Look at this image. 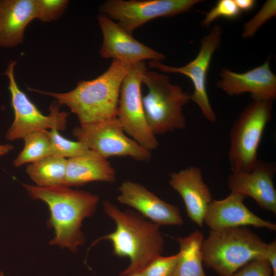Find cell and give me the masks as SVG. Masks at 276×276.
Here are the masks:
<instances>
[{"instance_id": "1", "label": "cell", "mask_w": 276, "mask_h": 276, "mask_svg": "<svg viewBox=\"0 0 276 276\" xmlns=\"http://www.w3.org/2000/svg\"><path fill=\"white\" fill-rule=\"evenodd\" d=\"M22 186L32 198L44 201L49 207L50 216L47 222L54 230L50 244L76 252L85 242L81 230L82 221L96 212L99 196L64 186L41 187L26 183Z\"/></svg>"}, {"instance_id": "2", "label": "cell", "mask_w": 276, "mask_h": 276, "mask_svg": "<svg viewBox=\"0 0 276 276\" xmlns=\"http://www.w3.org/2000/svg\"><path fill=\"white\" fill-rule=\"evenodd\" d=\"M106 214L114 221V231L96 240L93 246L102 240H109L113 254L130 260L128 267L120 273L127 276L142 271L154 258L164 251L165 240L159 225L147 220L140 213L131 210L121 211L108 200L103 202Z\"/></svg>"}, {"instance_id": "3", "label": "cell", "mask_w": 276, "mask_h": 276, "mask_svg": "<svg viewBox=\"0 0 276 276\" xmlns=\"http://www.w3.org/2000/svg\"><path fill=\"white\" fill-rule=\"evenodd\" d=\"M130 65L113 60L108 69L95 79L81 80L73 90L66 93L32 90L55 98L61 105L69 107L80 125L117 117L123 81L131 68Z\"/></svg>"}, {"instance_id": "4", "label": "cell", "mask_w": 276, "mask_h": 276, "mask_svg": "<svg viewBox=\"0 0 276 276\" xmlns=\"http://www.w3.org/2000/svg\"><path fill=\"white\" fill-rule=\"evenodd\" d=\"M267 245L245 226L210 230L201 245L203 263L219 276H230L252 260L266 259Z\"/></svg>"}, {"instance_id": "5", "label": "cell", "mask_w": 276, "mask_h": 276, "mask_svg": "<svg viewBox=\"0 0 276 276\" xmlns=\"http://www.w3.org/2000/svg\"><path fill=\"white\" fill-rule=\"evenodd\" d=\"M142 83L148 89L142 97L144 114L153 134L185 129L186 120L182 109L191 100L190 95L172 84L166 75L156 72L147 70Z\"/></svg>"}, {"instance_id": "6", "label": "cell", "mask_w": 276, "mask_h": 276, "mask_svg": "<svg viewBox=\"0 0 276 276\" xmlns=\"http://www.w3.org/2000/svg\"><path fill=\"white\" fill-rule=\"evenodd\" d=\"M273 101L252 99L234 123L228 151L232 173L250 171L259 160V147L271 118Z\"/></svg>"}, {"instance_id": "7", "label": "cell", "mask_w": 276, "mask_h": 276, "mask_svg": "<svg viewBox=\"0 0 276 276\" xmlns=\"http://www.w3.org/2000/svg\"><path fill=\"white\" fill-rule=\"evenodd\" d=\"M16 63V61H11L5 73L9 79L8 89L14 115L13 122L6 132V139H22L29 133L47 129L65 130L68 113L60 111L61 105L56 101L50 105L49 114L44 115L18 86L14 76Z\"/></svg>"}, {"instance_id": "8", "label": "cell", "mask_w": 276, "mask_h": 276, "mask_svg": "<svg viewBox=\"0 0 276 276\" xmlns=\"http://www.w3.org/2000/svg\"><path fill=\"white\" fill-rule=\"evenodd\" d=\"M145 61L132 65L121 87L117 118L124 131L141 147L150 152L158 143L146 121L141 94Z\"/></svg>"}, {"instance_id": "9", "label": "cell", "mask_w": 276, "mask_h": 276, "mask_svg": "<svg viewBox=\"0 0 276 276\" xmlns=\"http://www.w3.org/2000/svg\"><path fill=\"white\" fill-rule=\"evenodd\" d=\"M201 0H108L99 12L132 34L137 28L159 17L173 16L190 11Z\"/></svg>"}, {"instance_id": "10", "label": "cell", "mask_w": 276, "mask_h": 276, "mask_svg": "<svg viewBox=\"0 0 276 276\" xmlns=\"http://www.w3.org/2000/svg\"><path fill=\"white\" fill-rule=\"evenodd\" d=\"M73 134L78 141L103 157L130 156L139 161L148 160L150 152L125 134L117 117L75 127Z\"/></svg>"}, {"instance_id": "11", "label": "cell", "mask_w": 276, "mask_h": 276, "mask_svg": "<svg viewBox=\"0 0 276 276\" xmlns=\"http://www.w3.org/2000/svg\"><path fill=\"white\" fill-rule=\"evenodd\" d=\"M222 35L221 27L215 24L209 33L201 39L197 56L184 66H170L158 60L148 62L150 67L162 72L180 74L189 77L194 88L190 99L197 105L204 117L212 123L216 122L217 118L207 93L206 76L213 55L220 45Z\"/></svg>"}, {"instance_id": "12", "label": "cell", "mask_w": 276, "mask_h": 276, "mask_svg": "<svg viewBox=\"0 0 276 276\" xmlns=\"http://www.w3.org/2000/svg\"><path fill=\"white\" fill-rule=\"evenodd\" d=\"M98 20L103 34L100 55L104 58L133 65L145 60H163L165 56L133 38L106 15L100 14Z\"/></svg>"}, {"instance_id": "13", "label": "cell", "mask_w": 276, "mask_h": 276, "mask_svg": "<svg viewBox=\"0 0 276 276\" xmlns=\"http://www.w3.org/2000/svg\"><path fill=\"white\" fill-rule=\"evenodd\" d=\"M275 165L258 160L248 171L232 173L227 179L231 192L252 198L261 209L276 214Z\"/></svg>"}, {"instance_id": "14", "label": "cell", "mask_w": 276, "mask_h": 276, "mask_svg": "<svg viewBox=\"0 0 276 276\" xmlns=\"http://www.w3.org/2000/svg\"><path fill=\"white\" fill-rule=\"evenodd\" d=\"M117 200L136 209L145 218L158 225L183 224L179 209L158 197L143 185L126 180L118 188Z\"/></svg>"}, {"instance_id": "15", "label": "cell", "mask_w": 276, "mask_h": 276, "mask_svg": "<svg viewBox=\"0 0 276 276\" xmlns=\"http://www.w3.org/2000/svg\"><path fill=\"white\" fill-rule=\"evenodd\" d=\"M269 58L261 65L243 73L222 68L217 86L230 96L251 94L252 99L274 100L276 98V76L270 67Z\"/></svg>"}, {"instance_id": "16", "label": "cell", "mask_w": 276, "mask_h": 276, "mask_svg": "<svg viewBox=\"0 0 276 276\" xmlns=\"http://www.w3.org/2000/svg\"><path fill=\"white\" fill-rule=\"evenodd\" d=\"M245 198L242 195L231 192L223 199H213L205 214L203 223L211 230L252 226L275 231V223L261 218L244 205Z\"/></svg>"}, {"instance_id": "17", "label": "cell", "mask_w": 276, "mask_h": 276, "mask_svg": "<svg viewBox=\"0 0 276 276\" xmlns=\"http://www.w3.org/2000/svg\"><path fill=\"white\" fill-rule=\"evenodd\" d=\"M169 176V183L181 197L188 217L202 227L205 214L213 198L208 186L203 180L200 168L192 166Z\"/></svg>"}, {"instance_id": "18", "label": "cell", "mask_w": 276, "mask_h": 276, "mask_svg": "<svg viewBox=\"0 0 276 276\" xmlns=\"http://www.w3.org/2000/svg\"><path fill=\"white\" fill-rule=\"evenodd\" d=\"M36 18L35 0L0 1V46L12 48L22 43L25 29Z\"/></svg>"}, {"instance_id": "19", "label": "cell", "mask_w": 276, "mask_h": 276, "mask_svg": "<svg viewBox=\"0 0 276 276\" xmlns=\"http://www.w3.org/2000/svg\"><path fill=\"white\" fill-rule=\"evenodd\" d=\"M116 171L107 158L91 150L84 154L67 158L64 186H80L100 181L113 183Z\"/></svg>"}, {"instance_id": "20", "label": "cell", "mask_w": 276, "mask_h": 276, "mask_svg": "<svg viewBox=\"0 0 276 276\" xmlns=\"http://www.w3.org/2000/svg\"><path fill=\"white\" fill-rule=\"evenodd\" d=\"M203 239V234L199 230L186 237L177 238L180 257L173 276H206L201 249Z\"/></svg>"}, {"instance_id": "21", "label": "cell", "mask_w": 276, "mask_h": 276, "mask_svg": "<svg viewBox=\"0 0 276 276\" xmlns=\"http://www.w3.org/2000/svg\"><path fill=\"white\" fill-rule=\"evenodd\" d=\"M67 158L50 155L26 167V172L36 186H64Z\"/></svg>"}, {"instance_id": "22", "label": "cell", "mask_w": 276, "mask_h": 276, "mask_svg": "<svg viewBox=\"0 0 276 276\" xmlns=\"http://www.w3.org/2000/svg\"><path fill=\"white\" fill-rule=\"evenodd\" d=\"M47 130L36 131L23 137L24 147L13 161L15 167L33 163L52 155L51 140Z\"/></svg>"}, {"instance_id": "23", "label": "cell", "mask_w": 276, "mask_h": 276, "mask_svg": "<svg viewBox=\"0 0 276 276\" xmlns=\"http://www.w3.org/2000/svg\"><path fill=\"white\" fill-rule=\"evenodd\" d=\"M52 143V155L71 158L84 154L89 149L79 141H72L62 136L56 129L47 130Z\"/></svg>"}, {"instance_id": "24", "label": "cell", "mask_w": 276, "mask_h": 276, "mask_svg": "<svg viewBox=\"0 0 276 276\" xmlns=\"http://www.w3.org/2000/svg\"><path fill=\"white\" fill-rule=\"evenodd\" d=\"M276 15V1L268 0L258 12L248 21L244 24L242 36L243 38L252 37L258 30L267 21Z\"/></svg>"}, {"instance_id": "25", "label": "cell", "mask_w": 276, "mask_h": 276, "mask_svg": "<svg viewBox=\"0 0 276 276\" xmlns=\"http://www.w3.org/2000/svg\"><path fill=\"white\" fill-rule=\"evenodd\" d=\"M179 257V252L168 257L159 255L143 269L142 273L143 276H173Z\"/></svg>"}, {"instance_id": "26", "label": "cell", "mask_w": 276, "mask_h": 276, "mask_svg": "<svg viewBox=\"0 0 276 276\" xmlns=\"http://www.w3.org/2000/svg\"><path fill=\"white\" fill-rule=\"evenodd\" d=\"M37 18L42 22L59 18L68 4L67 0H35Z\"/></svg>"}, {"instance_id": "27", "label": "cell", "mask_w": 276, "mask_h": 276, "mask_svg": "<svg viewBox=\"0 0 276 276\" xmlns=\"http://www.w3.org/2000/svg\"><path fill=\"white\" fill-rule=\"evenodd\" d=\"M240 13L234 0H220L206 14L201 24L202 27H209L218 17L235 19L240 15Z\"/></svg>"}, {"instance_id": "28", "label": "cell", "mask_w": 276, "mask_h": 276, "mask_svg": "<svg viewBox=\"0 0 276 276\" xmlns=\"http://www.w3.org/2000/svg\"><path fill=\"white\" fill-rule=\"evenodd\" d=\"M230 276H272L270 264L266 259L252 260Z\"/></svg>"}, {"instance_id": "29", "label": "cell", "mask_w": 276, "mask_h": 276, "mask_svg": "<svg viewBox=\"0 0 276 276\" xmlns=\"http://www.w3.org/2000/svg\"><path fill=\"white\" fill-rule=\"evenodd\" d=\"M266 259L270 264L272 276H276V241L273 240L267 245V254Z\"/></svg>"}, {"instance_id": "30", "label": "cell", "mask_w": 276, "mask_h": 276, "mask_svg": "<svg viewBox=\"0 0 276 276\" xmlns=\"http://www.w3.org/2000/svg\"><path fill=\"white\" fill-rule=\"evenodd\" d=\"M234 1L240 11H249L256 4V1L255 0H234Z\"/></svg>"}, {"instance_id": "31", "label": "cell", "mask_w": 276, "mask_h": 276, "mask_svg": "<svg viewBox=\"0 0 276 276\" xmlns=\"http://www.w3.org/2000/svg\"><path fill=\"white\" fill-rule=\"evenodd\" d=\"M14 149L12 145L9 144H0V156L4 155L8 153Z\"/></svg>"}, {"instance_id": "32", "label": "cell", "mask_w": 276, "mask_h": 276, "mask_svg": "<svg viewBox=\"0 0 276 276\" xmlns=\"http://www.w3.org/2000/svg\"><path fill=\"white\" fill-rule=\"evenodd\" d=\"M127 276H143L142 273V272L141 271H140V272H135V273H132L131 274H129Z\"/></svg>"}, {"instance_id": "33", "label": "cell", "mask_w": 276, "mask_h": 276, "mask_svg": "<svg viewBox=\"0 0 276 276\" xmlns=\"http://www.w3.org/2000/svg\"><path fill=\"white\" fill-rule=\"evenodd\" d=\"M0 276H5L1 270H0Z\"/></svg>"}]
</instances>
